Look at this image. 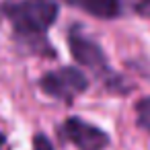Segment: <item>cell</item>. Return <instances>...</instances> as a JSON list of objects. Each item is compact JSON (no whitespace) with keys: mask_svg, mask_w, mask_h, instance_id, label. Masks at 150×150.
Masks as SVG:
<instances>
[{"mask_svg":"<svg viewBox=\"0 0 150 150\" xmlns=\"http://www.w3.org/2000/svg\"><path fill=\"white\" fill-rule=\"evenodd\" d=\"M66 2L97 19H115L121 13V0H66Z\"/></svg>","mask_w":150,"mask_h":150,"instance_id":"obj_5","label":"cell"},{"mask_svg":"<svg viewBox=\"0 0 150 150\" xmlns=\"http://www.w3.org/2000/svg\"><path fill=\"white\" fill-rule=\"evenodd\" d=\"M86 86H88V78L76 68H60V70L47 72L41 78V88L50 97L60 99L64 103L74 101V97L84 93Z\"/></svg>","mask_w":150,"mask_h":150,"instance_id":"obj_2","label":"cell"},{"mask_svg":"<svg viewBox=\"0 0 150 150\" xmlns=\"http://www.w3.org/2000/svg\"><path fill=\"white\" fill-rule=\"evenodd\" d=\"M4 140H6V138H4V134L0 132V150H2V146H4Z\"/></svg>","mask_w":150,"mask_h":150,"instance_id":"obj_9","label":"cell"},{"mask_svg":"<svg viewBox=\"0 0 150 150\" xmlns=\"http://www.w3.org/2000/svg\"><path fill=\"white\" fill-rule=\"evenodd\" d=\"M68 45H70V54L74 56V60L80 66H86V68H91L93 72H99V74L109 72L107 58H105L101 45L97 41H93L88 35H84L82 29L74 27L68 33Z\"/></svg>","mask_w":150,"mask_h":150,"instance_id":"obj_3","label":"cell"},{"mask_svg":"<svg viewBox=\"0 0 150 150\" xmlns=\"http://www.w3.org/2000/svg\"><path fill=\"white\" fill-rule=\"evenodd\" d=\"M58 4L54 0H19L4 6V15L21 37H41L58 19Z\"/></svg>","mask_w":150,"mask_h":150,"instance_id":"obj_1","label":"cell"},{"mask_svg":"<svg viewBox=\"0 0 150 150\" xmlns=\"http://www.w3.org/2000/svg\"><path fill=\"white\" fill-rule=\"evenodd\" d=\"M136 113H138V123L150 132V97H148V99H142V101L138 103Z\"/></svg>","mask_w":150,"mask_h":150,"instance_id":"obj_6","label":"cell"},{"mask_svg":"<svg viewBox=\"0 0 150 150\" xmlns=\"http://www.w3.org/2000/svg\"><path fill=\"white\" fill-rule=\"evenodd\" d=\"M134 6L142 17H150V0H134Z\"/></svg>","mask_w":150,"mask_h":150,"instance_id":"obj_7","label":"cell"},{"mask_svg":"<svg viewBox=\"0 0 150 150\" xmlns=\"http://www.w3.org/2000/svg\"><path fill=\"white\" fill-rule=\"evenodd\" d=\"M62 132H64L66 140L72 142L78 150H105L109 146V136L101 127H97L80 117H68Z\"/></svg>","mask_w":150,"mask_h":150,"instance_id":"obj_4","label":"cell"},{"mask_svg":"<svg viewBox=\"0 0 150 150\" xmlns=\"http://www.w3.org/2000/svg\"><path fill=\"white\" fill-rule=\"evenodd\" d=\"M33 146H35V150H52V144H50V142H47V138H43L41 134H39V136H35Z\"/></svg>","mask_w":150,"mask_h":150,"instance_id":"obj_8","label":"cell"}]
</instances>
